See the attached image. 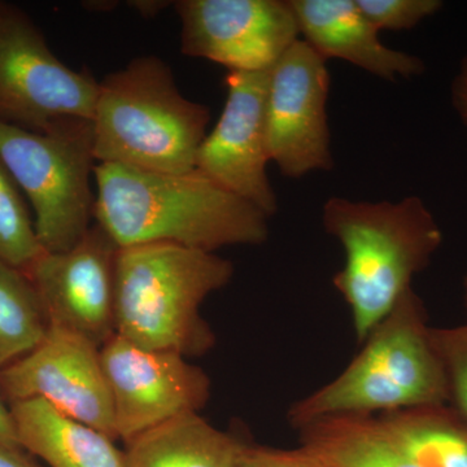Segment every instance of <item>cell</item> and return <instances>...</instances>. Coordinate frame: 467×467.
Returning a JSON list of instances; mask_svg holds the SVG:
<instances>
[{
	"label": "cell",
	"mask_w": 467,
	"mask_h": 467,
	"mask_svg": "<svg viewBox=\"0 0 467 467\" xmlns=\"http://www.w3.org/2000/svg\"><path fill=\"white\" fill-rule=\"evenodd\" d=\"M371 26L380 30L401 32L416 27L441 11V0H356Z\"/></svg>",
	"instance_id": "7402d4cb"
},
{
	"label": "cell",
	"mask_w": 467,
	"mask_h": 467,
	"mask_svg": "<svg viewBox=\"0 0 467 467\" xmlns=\"http://www.w3.org/2000/svg\"><path fill=\"white\" fill-rule=\"evenodd\" d=\"M322 223L346 254L333 282L348 304L356 337L365 342L429 266L442 243L441 226L418 196L396 202L331 198Z\"/></svg>",
	"instance_id": "7a4b0ae2"
},
{
	"label": "cell",
	"mask_w": 467,
	"mask_h": 467,
	"mask_svg": "<svg viewBox=\"0 0 467 467\" xmlns=\"http://www.w3.org/2000/svg\"><path fill=\"white\" fill-rule=\"evenodd\" d=\"M244 445L201 414H189L129 441L124 467H238Z\"/></svg>",
	"instance_id": "2e32d148"
},
{
	"label": "cell",
	"mask_w": 467,
	"mask_h": 467,
	"mask_svg": "<svg viewBox=\"0 0 467 467\" xmlns=\"http://www.w3.org/2000/svg\"><path fill=\"white\" fill-rule=\"evenodd\" d=\"M181 51L229 72L272 69L300 39L290 0H178Z\"/></svg>",
	"instance_id": "30bf717a"
},
{
	"label": "cell",
	"mask_w": 467,
	"mask_h": 467,
	"mask_svg": "<svg viewBox=\"0 0 467 467\" xmlns=\"http://www.w3.org/2000/svg\"><path fill=\"white\" fill-rule=\"evenodd\" d=\"M0 467H36L24 456L21 448L0 441Z\"/></svg>",
	"instance_id": "484cf974"
},
{
	"label": "cell",
	"mask_w": 467,
	"mask_h": 467,
	"mask_svg": "<svg viewBox=\"0 0 467 467\" xmlns=\"http://www.w3.org/2000/svg\"><path fill=\"white\" fill-rule=\"evenodd\" d=\"M300 36L319 57L348 61L370 75L395 81L425 72V63L380 42L356 0H290Z\"/></svg>",
	"instance_id": "5bb4252c"
},
{
	"label": "cell",
	"mask_w": 467,
	"mask_h": 467,
	"mask_svg": "<svg viewBox=\"0 0 467 467\" xmlns=\"http://www.w3.org/2000/svg\"><path fill=\"white\" fill-rule=\"evenodd\" d=\"M209 119L208 107L181 94L165 61L133 58L99 82L95 159L153 173H187L195 169Z\"/></svg>",
	"instance_id": "5b68a950"
},
{
	"label": "cell",
	"mask_w": 467,
	"mask_h": 467,
	"mask_svg": "<svg viewBox=\"0 0 467 467\" xmlns=\"http://www.w3.org/2000/svg\"><path fill=\"white\" fill-rule=\"evenodd\" d=\"M269 73L270 69L227 73L225 107L199 147L195 169L270 218L278 202L266 174Z\"/></svg>",
	"instance_id": "7c38bea8"
},
{
	"label": "cell",
	"mask_w": 467,
	"mask_h": 467,
	"mask_svg": "<svg viewBox=\"0 0 467 467\" xmlns=\"http://www.w3.org/2000/svg\"><path fill=\"white\" fill-rule=\"evenodd\" d=\"M233 275V264L214 252L171 243L119 248L115 333L142 348L202 355L214 343L202 304Z\"/></svg>",
	"instance_id": "277c9868"
},
{
	"label": "cell",
	"mask_w": 467,
	"mask_h": 467,
	"mask_svg": "<svg viewBox=\"0 0 467 467\" xmlns=\"http://www.w3.org/2000/svg\"><path fill=\"white\" fill-rule=\"evenodd\" d=\"M330 75L324 57L297 39L269 73L266 140L270 162L288 178L334 168L327 98Z\"/></svg>",
	"instance_id": "9c48e42d"
},
{
	"label": "cell",
	"mask_w": 467,
	"mask_h": 467,
	"mask_svg": "<svg viewBox=\"0 0 467 467\" xmlns=\"http://www.w3.org/2000/svg\"><path fill=\"white\" fill-rule=\"evenodd\" d=\"M131 7L137 9L144 17L156 16L165 7H168V2H158V0H140V2H130Z\"/></svg>",
	"instance_id": "4316f807"
},
{
	"label": "cell",
	"mask_w": 467,
	"mask_h": 467,
	"mask_svg": "<svg viewBox=\"0 0 467 467\" xmlns=\"http://www.w3.org/2000/svg\"><path fill=\"white\" fill-rule=\"evenodd\" d=\"M451 104L461 121L467 128V54L461 63L459 73L451 84Z\"/></svg>",
	"instance_id": "cb8c5ba5"
},
{
	"label": "cell",
	"mask_w": 467,
	"mask_h": 467,
	"mask_svg": "<svg viewBox=\"0 0 467 467\" xmlns=\"http://www.w3.org/2000/svg\"><path fill=\"white\" fill-rule=\"evenodd\" d=\"M431 337L447 378L448 405L467 420V324L431 327Z\"/></svg>",
	"instance_id": "44dd1931"
},
{
	"label": "cell",
	"mask_w": 467,
	"mask_h": 467,
	"mask_svg": "<svg viewBox=\"0 0 467 467\" xmlns=\"http://www.w3.org/2000/svg\"><path fill=\"white\" fill-rule=\"evenodd\" d=\"M50 324L29 276L0 263V371L36 349Z\"/></svg>",
	"instance_id": "d6986e66"
},
{
	"label": "cell",
	"mask_w": 467,
	"mask_h": 467,
	"mask_svg": "<svg viewBox=\"0 0 467 467\" xmlns=\"http://www.w3.org/2000/svg\"><path fill=\"white\" fill-rule=\"evenodd\" d=\"M9 410L21 450L50 467H124V453L110 436L42 399L11 402Z\"/></svg>",
	"instance_id": "9a60e30c"
},
{
	"label": "cell",
	"mask_w": 467,
	"mask_h": 467,
	"mask_svg": "<svg viewBox=\"0 0 467 467\" xmlns=\"http://www.w3.org/2000/svg\"><path fill=\"white\" fill-rule=\"evenodd\" d=\"M463 290H465V304L467 309V275L465 276V282H463Z\"/></svg>",
	"instance_id": "83f0119b"
},
{
	"label": "cell",
	"mask_w": 467,
	"mask_h": 467,
	"mask_svg": "<svg viewBox=\"0 0 467 467\" xmlns=\"http://www.w3.org/2000/svg\"><path fill=\"white\" fill-rule=\"evenodd\" d=\"M100 358L116 438L126 444L175 418L199 414L208 402L207 374L181 353L142 348L115 334L101 346Z\"/></svg>",
	"instance_id": "ba28073f"
},
{
	"label": "cell",
	"mask_w": 467,
	"mask_h": 467,
	"mask_svg": "<svg viewBox=\"0 0 467 467\" xmlns=\"http://www.w3.org/2000/svg\"><path fill=\"white\" fill-rule=\"evenodd\" d=\"M11 402L42 399L61 413L116 439L115 413L100 348L82 335L50 326L43 342L0 371Z\"/></svg>",
	"instance_id": "8fae6325"
},
{
	"label": "cell",
	"mask_w": 467,
	"mask_h": 467,
	"mask_svg": "<svg viewBox=\"0 0 467 467\" xmlns=\"http://www.w3.org/2000/svg\"><path fill=\"white\" fill-rule=\"evenodd\" d=\"M238 467H334L315 453L301 447L285 451L244 445Z\"/></svg>",
	"instance_id": "603a6c76"
},
{
	"label": "cell",
	"mask_w": 467,
	"mask_h": 467,
	"mask_svg": "<svg viewBox=\"0 0 467 467\" xmlns=\"http://www.w3.org/2000/svg\"><path fill=\"white\" fill-rule=\"evenodd\" d=\"M426 317L422 301L409 288L346 370L292 405L291 425L300 430L325 417L447 405V378Z\"/></svg>",
	"instance_id": "3957f363"
},
{
	"label": "cell",
	"mask_w": 467,
	"mask_h": 467,
	"mask_svg": "<svg viewBox=\"0 0 467 467\" xmlns=\"http://www.w3.org/2000/svg\"><path fill=\"white\" fill-rule=\"evenodd\" d=\"M45 254L18 186L0 162V263L26 275Z\"/></svg>",
	"instance_id": "ffe728a7"
},
{
	"label": "cell",
	"mask_w": 467,
	"mask_h": 467,
	"mask_svg": "<svg viewBox=\"0 0 467 467\" xmlns=\"http://www.w3.org/2000/svg\"><path fill=\"white\" fill-rule=\"evenodd\" d=\"M99 82L66 66L23 9L0 2V121L42 131L94 117Z\"/></svg>",
	"instance_id": "52a82bcc"
},
{
	"label": "cell",
	"mask_w": 467,
	"mask_h": 467,
	"mask_svg": "<svg viewBox=\"0 0 467 467\" xmlns=\"http://www.w3.org/2000/svg\"><path fill=\"white\" fill-rule=\"evenodd\" d=\"M94 220L117 247L171 243L205 252L259 245L269 217L193 169L153 173L97 164Z\"/></svg>",
	"instance_id": "6da1fadb"
},
{
	"label": "cell",
	"mask_w": 467,
	"mask_h": 467,
	"mask_svg": "<svg viewBox=\"0 0 467 467\" xmlns=\"http://www.w3.org/2000/svg\"><path fill=\"white\" fill-rule=\"evenodd\" d=\"M115 242L95 223L72 250L45 254L26 275L48 324L103 346L115 335Z\"/></svg>",
	"instance_id": "4fadbf2b"
},
{
	"label": "cell",
	"mask_w": 467,
	"mask_h": 467,
	"mask_svg": "<svg viewBox=\"0 0 467 467\" xmlns=\"http://www.w3.org/2000/svg\"><path fill=\"white\" fill-rule=\"evenodd\" d=\"M378 418L398 447L420 467H467V420L450 405Z\"/></svg>",
	"instance_id": "ac0fdd59"
},
{
	"label": "cell",
	"mask_w": 467,
	"mask_h": 467,
	"mask_svg": "<svg viewBox=\"0 0 467 467\" xmlns=\"http://www.w3.org/2000/svg\"><path fill=\"white\" fill-rule=\"evenodd\" d=\"M0 162L32 204L43 250H72L90 230L97 167L91 119H64L36 131L0 121Z\"/></svg>",
	"instance_id": "8992f818"
},
{
	"label": "cell",
	"mask_w": 467,
	"mask_h": 467,
	"mask_svg": "<svg viewBox=\"0 0 467 467\" xmlns=\"http://www.w3.org/2000/svg\"><path fill=\"white\" fill-rule=\"evenodd\" d=\"M0 441L11 445V447L21 448L18 445L16 429H15L11 410L5 407L2 399H0Z\"/></svg>",
	"instance_id": "d4e9b609"
},
{
	"label": "cell",
	"mask_w": 467,
	"mask_h": 467,
	"mask_svg": "<svg viewBox=\"0 0 467 467\" xmlns=\"http://www.w3.org/2000/svg\"><path fill=\"white\" fill-rule=\"evenodd\" d=\"M299 431L303 447L334 467H420L392 441L379 418L325 417Z\"/></svg>",
	"instance_id": "e0dca14e"
}]
</instances>
